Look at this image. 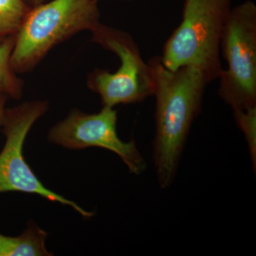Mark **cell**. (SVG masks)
I'll return each instance as SVG.
<instances>
[{
    "instance_id": "6da1fadb",
    "label": "cell",
    "mask_w": 256,
    "mask_h": 256,
    "mask_svg": "<svg viewBox=\"0 0 256 256\" xmlns=\"http://www.w3.org/2000/svg\"><path fill=\"white\" fill-rule=\"evenodd\" d=\"M148 63L156 98L153 164L160 188L166 190L176 178L192 124L201 112L207 86L213 80L196 67L166 68L160 56Z\"/></svg>"
},
{
    "instance_id": "7a4b0ae2",
    "label": "cell",
    "mask_w": 256,
    "mask_h": 256,
    "mask_svg": "<svg viewBox=\"0 0 256 256\" xmlns=\"http://www.w3.org/2000/svg\"><path fill=\"white\" fill-rule=\"evenodd\" d=\"M233 0H184L182 18L160 56L166 68L201 69L214 82L222 70L220 41Z\"/></svg>"
},
{
    "instance_id": "3957f363",
    "label": "cell",
    "mask_w": 256,
    "mask_h": 256,
    "mask_svg": "<svg viewBox=\"0 0 256 256\" xmlns=\"http://www.w3.org/2000/svg\"><path fill=\"white\" fill-rule=\"evenodd\" d=\"M97 0H53L32 8L16 34L11 56L16 73L30 72L54 47L98 26Z\"/></svg>"
},
{
    "instance_id": "277c9868",
    "label": "cell",
    "mask_w": 256,
    "mask_h": 256,
    "mask_svg": "<svg viewBox=\"0 0 256 256\" xmlns=\"http://www.w3.org/2000/svg\"><path fill=\"white\" fill-rule=\"evenodd\" d=\"M218 94L232 110L256 106V5L246 0L232 8L224 28Z\"/></svg>"
},
{
    "instance_id": "5b68a950",
    "label": "cell",
    "mask_w": 256,
    "mask_h": 256,
    "mask_svg": "<svg viewBox=\"0 0 256 256\" xmlns=\"http://www.w3.org/2000/svg\"><path fill=\"white\" fill-rule=\"evenodd\" d=\"M92 34V42L114 53L120 62L114 73L95 69L88 76V87L100 96L102 106L138 104L152 96L149 65L143 60L132 37L101 23Z\"/></svg>"
},
{
    "instance_id": "8992f818",
    "label": "cell",
    "mask_w": 256,
    "mask_h": 256,
    "mask_svg": "<svg viewBox=\"0 0 256 256\" xmlns=\"http://www.w3.org/2000/svg\"><path fill=\"white\" fill-rule=\"evenodd\" d=\"M48 108L46 100L28 101L5 110L2 124L6 141L0 152V193L9 192L33 194L50 202L72 207L84 218L94 213L76 202L47 188L25 161L23 146L33 124Z\"/></svg>"
},
{
    "instance_id": "52a82bcc",
    "label": "cell",
    "mask_w": 256,
    "mask_h": 256,
    "mask_svg": "<svg viewBox=\"0 0 256 256\" xmlns=\"http://www.w3.org/2000/svg\"><path fill=\"white\" fill-rule=\"evenodd\" d=\"M117 122L114 108L102 106L100 112L94 114L74 109L50 128L48 140L70 150L96 146L112 152L124 162L130 174L139 176L146 170V160L134 140L124 142L119 138Z\"/></svg>"
},
{
    "instance_id": "ba28073f",
    "label": "cell",
    "mask_w": 256,
    "mask_h": 256,
    "mask_svg": "<svg viewBox=\"0 0 256 256\" xmlns=\"http://www.w3.org/2000/svg\"><path fill=\"white\" fill-rule=\"evenodd\" d=\"M47 234L31 224L21 235L6 236L0 234V256H52L47 250Z\"/></svg>"
},
{
    "instance_id": "9c48e42d",
    "label": "cell",
    "mask_w": 256,
    "mask_h": 256,
    "mask_svg": "<svg viewBox=\"0 0 256 256\" xmlns=\"http://www.w3.org/2000/svg\"><path fill=\"white\" fill-rule=\"evenodd\" d=\"M15 38L16 36L10 37L0 44V94L18 100L22 95L24 84L11 65Z\"/></svg>"
},
{
    "instance_id": "30bf717a",
    "label": "cell",
    "mask_w": 256,
    "mask_h": 256,
    "mask_svg": "<svg viewBox=\"0 0 256 256\" xmlns=\"http://www.w3.org/2000/svg\"><path fill=\"white\" fill-rule=\"evenodd\" d=\"M31 8L24 0H0V44L16 36Z\"/></svg>"
},
{
    "instance_id": "8fae6325",
    "label": "cell",
    "mask_w": 256,
    "mask_h": 256,
    "mask_svg": "<svg viewBox=\"0 0 256 256\" xmlns=\"http://www.w3.org/2000/svg\"><path fill=\"white\" fill-rule=\"evenodd\" d=\"M234 120L246 140L252 170H256V106L233 110Z\"/></svg>"
},
{
    "instance_id": "7c38bea8",
    "label": "cell",
    "mask_w": 256,
    "mask_h": 256,
    "mask_svg": "<svg viewBox=\"0 0 256 256\" xmlns=\"http://www.w3.org/2000/svg\"><path fill=\"white\" fill-rule=\"evenodd\" d=\"M8 98L6 96L0 94V127L2 124L3 118H4V114L5 110V104L8 100Z\"/></svg>"
},
{
    "instance_id": "4fadbf2b",
    "label": "cell",
    "mask_w": 256,
    "mask_h": 256,
    "mask_svg": "<svg viewBox=\"0 0 256 256\" xmlns=\"http://www.w3.org/2000/svg\"><path fill=\"white\" fill-rule=\"evenodd\" d=\"M24 1L28 6H31V8H34V6H38V5L42 4V3H44L46 0H24Z\"/></svg>"
},
{
    "instance_id": "5bb4252c",
    "label": "cell",
    "mask_w": 256,
    "mask_h": 256,
    "mask_svg": "<svg viewBox=\"0 0 256 256\" xmlns=\"http://www.w3.org/2000/svg\"><path fill=\"white\" fill-rule=\"evenodd\" d=\"M98 2L99 1V0H97ZM126 1H132V0H126Z\"/></svg>"
}]
</instances>
